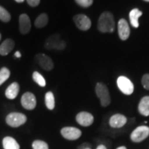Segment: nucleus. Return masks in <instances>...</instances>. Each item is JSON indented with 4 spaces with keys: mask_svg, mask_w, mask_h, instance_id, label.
I'll return each instance as SVG.
<instances>
[{
    "mask_svg": "<svg viewBox=\"0 0 149 149\" xmlns=\"http://www.w3.org/2000/svg\"><path fill=\"white\" fill-rule=\"evenodd\" d=\"M48 23V17L46 13H42L36 18L35 21V26L37 29L45 27Z\"/></svg>",
    "mask_w": 149,
    "mask_h": 149,
    "instance_id": "obj_20",
    "label": "nucleus"
},
{
    "mask_svg": "<svg viewBox=\"0 0 149 149\" xmlns=\"http://www.w3.org/2000/svg\"><path fill=\"white\" fill-rule=\"evenodd\" d=\"M141 84L143 87L146 90H149V74H145L141 79Z\"/></svg>",
    "mask_w": 149,
    "mask_h": 149,
    "instance_id": "obj_27",
    "label": "nucleus"
},
{
    "mask_svg": "<svg viewBox=\"0 0 149 149\" xmlns=\"http://www.w3.org/2000/svg\"><path fill=\"white\" fill-rule=\"evenodd\" d=\"M10 19V14L4 8L0 6V20L3 22H8Z\"/></svg>",
    "mask_w": 149,
    "mask_h": 149,
    "instance_id": "obj_24",
    "label": "nucleus"
},
{
    "mask_svg": "<svg viewBox=\"0 0 149 149\" xmlns=\"http://www.w3.org/2000/svg\"><path fill=\"white\" fill-rule=\"evenodd\" d=\"M95 93L97 97L100 100L101 105L107 107L111 104V99L107 86L102 83H97L95 86Z\"/></svg>",
    "mask_w": 149,
    "mask_h": 149,
    "instance_id": "obj_2",
    "label": "nucleus"
},
{
    "mask_svg": "<svg viewBox=\"0 0 149 149\" xmlns=\"http://www.w3.org/2000/svg\"><path fill=\"white\" fill-rule=\"evenodd\" d=\"M117 30H118L119 37L121 40L123 41L128 40L130 36V30L128 22L125 19H121L119 20Z\"/></svg>",
    "mask_w": 149,
    "mask_h": 149,
    "instance_id": "obj_11",
    "label": "nucleus"
},
{
    "mask_svg": "<svg viewBox=\"0 0 149 149\" xmlns=\"http://www.w3.org/2000/svg\"><path fill=\"white\" fill-rule=\"evenodd\" d=\"M76 121L79 125L87 127L91 126L94 122V117L88 112H80L76 115Z\"/></svg>",
    "mask_w": 149,
    "mask_h": 149,
    "instance_id": "obj_12",
    "label": "nucleus"
},
{
    "mask_svg": "<svg viewBox=\"0 0 149 149\" xmlns=\"http://www.w3.org/2000/svg\"><path fill=\"white\" fill-rule=\"evenodd\" d=\"M10 75V72L7 68L3 67V68L0 70V86L4 83L8 79Z\"/></svg>",
    "mask_w": 149,
    "mask_h": 149,
    "instance_id": "obj_23",
    "label": "nucleus"
},
{
    "mask_svg": "<svg viewBox=\"0 0 149 149\" xmlns=\"http://www.w3.org/2000/svg\"><path fill=\"white\" fill-rule=\"evenodd\" d=\"M27 121V117L23 113H11L7 115L6 122L11 127L17 128L23 125Z\"/></svg>",
    "mask_w": 149,
    "mask_h": 149,
    "instance_id": "obj_4",
    "label": "nucleus"
},
{
    "mask_svg": "<svg viewBox=\"0 0 149 149\" xmlns=\"http://www.w3.org/2000/svg\"><path fill=\"white\" fill-rule=\"evenodd\" d=\"M85 149H91V148H85Z\"/></svg>",
    "mask_w": 149,
    "mask_h": 149,
    "instance_id": "obj_36",
    "label": "nucleus"
},
{
    "mask_svg": "<svg viewBox=\"0 0 149 149\" xmlns=\"http://www.w3.org/2000/svg\"><path fill=\"white\" fill-rule=\"evenodd\" d=\"M19 91V84L17 82L12 83L6 90V97L9 100H14L17 96Z\"/></svg>",
    "mask_w": 149,
    "mask_h": 149,
    "instance_id": "obj_17",
    "label": "nucleus"
},
{
    "mask_svg": "<svg viewBox=\"0 0 149 149\" xmlns=\"http://www.w3.org/2000/svg\"><path fill=\"white\" fill-rule=\"evenodd\" d=\"M3 146L4 149H19L20 146L17 141L12 137H6L3 139Z\"/></svg>",
    "mask_w": 149,
    "mask_h": 149,
    "instance_id": "obj_19",
    "label": "nucleus"
},
{
    "mask_svg": "<svg viewBox=\"0 0 149 149\" xmlns=\"http://www.w3.org/2000/svg\"><path fill=\"white\" fill-rule=\"evenodd\" d=\"M15 1L18 3H22V2H24V0H15Z\"/></svg>",
    "mask_w": 149,
    "mask_h": 149,
    "instance_id": "obj_33",
    "label": "nucleus"
},
{
    "mask_svg": "<svg viewBox=\"0 0 149 149\" xmlns=\"http://www.w3.org/2000/svg\"><path fill=\"white\" fill-rule=\"evenodd\" d=\"M15 42L11 39H7L0 45V55L2 56L7 55L13 51L15 47Z\"/></svg>",
    "mask_w": 149,
    "mask_h": 149,
    "instance_id": "obj_15",
    "label": "nucleus"
},
{
    "mask_svg": "<svg viewBox=\"0 0 149 149\" xmlns=\"http://www.w3.org/2000/svg\"><path fill=\"white\" fill-rule=\"evenodd\" d=\"M33 79L39 86L41 87H44L46 84V80L44 77L41 74L40 72L35 71L33 74Z\"/></svg>",
    "mask_w": 149,
    "mask_h": 149,
    "instance_id": "obj_22",
    "label": "nucleus"
},
{
    "mask_svg": "<svg viewBox=\"0 0 149 149\" xmlns=\"http://www.w3.org/2000/svg\"><path fill=\"white\" fill-rule=\"evenodd\" d=\"M86 148H90V145L88 144H87V143H84V144H81V146H79L78 147L77 149H85Z\"/></svg>",
    "mask_w": 149,
    "mask_h": 149,
    "instance_id": "obj_29",
    "label": "nucleus"
},
{
    "mask_svg": "<svg viewBox=\"0 0 149 149\" xmlns=\"http://www.w3.org/2000/svg\"><path fill=\"white\" fill-rule=\"evenodd\" d=\"M138 111L143 116H149V96L141 98L138 105Z\"/></svg>",
    "mask_w": 149,
    "mask_h": 149,
    "instance_id": "obj_16",
    "label": "nucleus"
},
{
    "mask_svg": "<svg viewBox=\"0 0 149 149\" xmlns=\"http://www.w3.org/2000/svg\"><path fill=\"white\" fill-rule=\"evenodd\" d=\"M145 1H147V2H149V0H144Z\"/></svg>",
    "mask_w": 149,
    "mask_h": 149,
    "instance_id": "obj_34",
    "label": "nucleus"
},
{
    "mask_svg": "<svg viewBox=\"0 0 149 149\" xmlns=\"http://www.w3.org/2000/svg\"><path fill=\"white\" fill-rule=\"evenodd\" d=\"M32 147L33 149H48L47 143L41 140H35L33 141Z\"/></svg>",
    "mask_w": 149,
    "mask_h": 149,
    "instance_id": "obj_25",
    "label": "nucleus"
},
{
    "mask_svg": "<svg viewBox=\"0 0 149 149\" xmlns=\"http://www.w3.org/2000/svg\"><path fill=\"white\" fill-rule=\"evenodd\" d=\"M27 2L31 6L35 7L39 5L40 2V0H27Z\"/></svg>",
    "mask_w": 149,
    "mask_h": 149,
    "instance_id": "obj_28",
    "label": "nucleus"
},
{
    "mask_svg": "<svg viewBox=\"0 0 149 149\" xmlns=\"http://www.w3.org/2000/svg\"><path fill=\"white\" fill-rule=\"evenodd\" d=\"M142 15V12L139 10L138 8H134L130 12L129 18L131 25L134 28L139 27V18Z\"/></svg>",
    "mask_w": 149,
    "mask_h": 149,
    "instance_id": "obj_18",
    "label": "nucleus"
},
{
    "mask_svg": "<svg viewBox=\"0 0 149 149\" xmlns=\"http://www.w3.org/2000/svg\"><path fill=\"white\" fill-rule=\"evenodd\" d=\"M127 122V118L122 114H115L109 120V124L112 128H119L124 126Z\"/></svg>",
    "mask_w": 149,
    "mask_h": 149,
    "instance_id": "obj_14",
    "label": "nucleus"
},
{
    "mask_svg": "<svg viewBox=\"0 0 149 149\" xmlns=\"http://www.w3.org/2000/svg\"><path fill=\"white\" fill-rule=\"evenodd\" d=\"M149 135V127L140 126L136 128L130 135V139L133 142L139 143L146 139Z\"/></svg>",
    "mask_w": 149,
    "mask_h": 149,
    "instance_id": "obj_5",
    "label": "nucleus"
},
{
    "mask_svg": "<svg viewBox=\"0 0 149 149\" xmlns=\"http://www.w3.org/2000/svg\"><path fill=\"white\" fill-rule=\"evenodd\" d=\"M1 35L0 34V40H1Z\"/></svg>",
    "mask_w": 149,
    "mask_h": 149,
    "instance_id": "obj_35",
    "label": "nucleus"
},
{
    "mask_svg": "<svg viewBox=\"0 0 149 149\" xmlns=\"http://www.w3.org/2000/svg\"><path fill=\"white\" fill-rule=\"evenodd\" d=\"M115 23L114 17L110 12H104L100 15L98 20L97 29L101 33H113Z\"/></svg>",
    "mask_w": 149,
    "mask_h": 149,
    "instance_id": "obj_1",
    "label": "nucleus"
},
{
    "mask_svg": "<svg viewBox=\"0 0 149 149\" xmlns=\"http://www.w3.org/2000/svg\"><path fill=\"white\" fill-rule=\"evenodd\" d=\"M117 149H127V148H126L125 146H120V147H118Z\"/></svg>",
    "mask_w": 149,
    "mask_h": 149,
    "instance_id": "obj_32",
    "label": "nucleus"
},
{
    "mask_svg": "<svg viewBox=\"0 0 149 149\" xmlns=\"http://www.w3.org/2000/svg\"><path fill=\"white\" fill-rule=\"evenodd\" d=\"M19 31L24 35L28 34L31 29V19L26 14H22L19 19Z\"/></svg>",
    "mask_w": 149,
    "mask_h": 149,
    "instance_id": "obj_13",
    "label": "nucleus"
},
{
    "mask_svg": "<svg viewBox=\"0 0 149 149\" xmlns=\"http://www.w3.org/2000/svg\"><path fill=\"white\" fill-rule=\"evenodd\" d=\"M15 57H16L17 58H20L22 57V54L20 53L19 51H17L15 53Z\"/></svg>",
    "mask_w": 149,
    "mask_h": 149,
    "instance_id": "obj_30",
    "label": "nucleus"
},
{
    "mask_svg": "<svg viewBox=\"0 0 149 149\" xmlns=\"http://www.w3.org/2000/svg\"><path fill=\"white\" fill-rule=\"evenodd\" d=\"M78 5L84 8H88L93 4V0H75Z\"/></svg>",
    "mask_w": 149,
    "mask_h": 149,
    "instance_id": "obj_26",
    "label": "nucleus"
},
{
    "mask_svg": "<svg viewBox=\"0 0 149 149\" xmlns=\"http://www.w3.org/2000/svg\"><path fill=\"white\" fill-rule=\"evenodd\" d=\"M73 21L76 26L81 31H86L90 29L91 27V21L88 17L86 15L79 14L74 16Z\"/></svg>",
    "mask_w": 149,
    "mask_h": 149,
    "instance_id": "obj_8",
    "label": "nucleus"
},
{
    "mask_svg": "<svg viewBox=\"0 0 149 149\" xmlns=\"http://www.w3.org/2000/svg\"><path fill=\"white\" fill-rule=\"evenodd\" d=\"M45 48L46 50H60L64 49L66 47V43L61 40L58 35H53L48 37L45 43Z\"/></svg>",
    "mask_w": 149,
    "mask_h": 149,
    "instance_id": "obj_3",
    "label": "nucleus"
},
{
    "mask_svg": "<svg viewBox=\"0 0 149 149\" xmlns=\"http://www.w3.org/2000/svg\"><path fill=\"white\" fill-rule=\"evenodd\" d=\"M45 104L46 107L49 110H53L55 106V97H54L53 93L49 91V92L46 93L45 95Z\"/></svg>",
    "mask_w": 149,
    "mask_h": 149,
    "instance_id": "obj_21",
    "label": "nucleus"
},
{
    "mask_svg": "<svg viewBox=\"0 0 149 149\" xmlns=\"http://www.w3.org/2000/svg\"><path fill=\"white\" fill-rule=\"evenodd\" d=\"M21 103L24 109L27 110H33L36 107V97L32 93H25L22 97Z\"/></svg>",
    "mask_w": 149,
    "mask_h": 149,
    "instance_id": "obj_9",
    "label": "nucleus"
},
{
    "mask_svg": "<svg viewBox=\"0 0 149 149\" xmlns=\"http://www.w3.org/2000/svg\"><path fill=\"white\" fill-rule=\"evenodd\" d=\"M96 149H107V147L104 146V145L101 144V145H100V146H98L97 148Z\"/></svg>",
    "mask_w": 149,
    "mask_h": 149,
    "instance_id": "obj_31",
    "label": "nucleus"
},
{
    "mask_svg": "<svg viewBox=\"0 0 149 149\" xmlns=\"http://www.w3.org/2000/svg\"><path fill=\"white\" fill-rule=\"evenodd\" d=\"M117 86L124 94L130 95L134 91V85L133 82L125 76H120L117 80Z\"/></svg>",
    "mask_w": 149,
    "mask_h": 149,
    "instance_id": "obj_6",
    "label": "nucleus"
},
{
    "mask_svg": "<svg viewBox=\"0 0 149 149\" xmlns=\"http://www.w3.org/2000/svg\"><path fill=\"white\" fill-rule=\"evenodd\" d=\"M61 134L65 139L76 140L81 137V131L74 127H64L61 130Z\"/></svg>",
    "mask_w": 149,
    "mask_h": 149,
    "instance_id": "obj_10",
    "label": "nucleus"
},
{
    "mask_svg": "<svg viewBox=\"0 0 149 149\" xmlns=\"http://www.w3.org/2000/svg\"><path fill=\"white\" fill-rule=\"evenodd\" d=\"M35 61L44 70L50 71L53 68L54 64L51 57L46 55L45 54L38 53L35 55Z\"/></svg>",
    "mask_w": 149,
    "mask_h": 149,
    "instance_id": "obj_7",
    "label": "nucleus"
}]
</instances>
